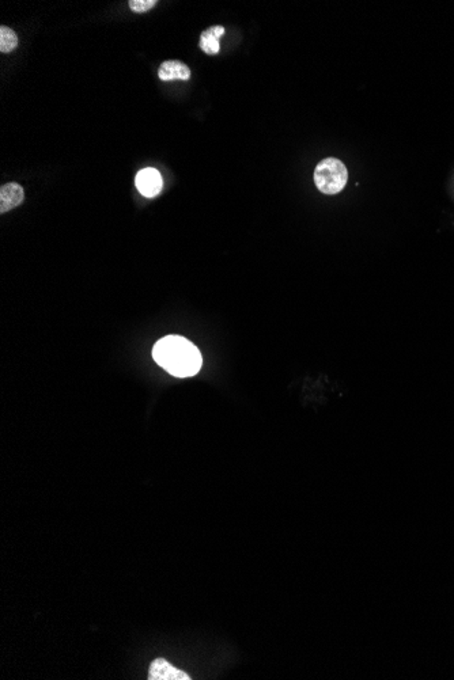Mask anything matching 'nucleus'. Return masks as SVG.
Here are the masks:
<instances>
[{
  "mask_svg": "<svg viewBox=\"0 0 454 680\" xmlns=\"http://www.w3.org/2000/svg\"><path fill=\"white\" fill-rule=\"evenodd\" d=\"M149 680H191V678L165 659H156L150 665Z\"/></svg>",
  "mask_w": 454,
  "mask_h": 680,
  "instance_id": "4",
  "label": "nucleus"
},
{
  "mask_svg": "<svg viewBox=\"0 0 454 680\" xmlns=\"http://www.w3.org/2000/svg\"><path fill=\"white\" fill-rule=\"evenodd\" d=\"M225 27L223 26H213L208 30L201 33L200 37V49L207 53V55H217L220 51L219 41L220 37L225 34Z\"/></svg>",
  "mask_w": 454,
  "mask_h": 680,
  "instance_id": "7",
  "label": "nucleus"
},
{
  "mask_svg": "<svg viewBox=\"0 0 454 680\" xmlns=\"http://www.w3.org/2000/svg\"><path fill=\"white\" fill-rule=\"evenodd\" d=\"M158 77L163 82L188 80L191 78V70L179 60H169L159 67Z\"/></svg>",
  "mask_w": 454,
  "mask_h": 680,
  "instance_id": "6",
  "label": "nucleus"
},
{
  "mask_svg": "<svg viewBox=\"0 0 454 680\" xmlns=\"http://www.w3.org/2000/svg\"><path fill=\"white\" fill-rule=\"evenodd\" d=\"M153 357L159 367L176 378H189L198 373L203 357L196 345L179 335H168L154 345Z\"/></svg>",
  "mask_w": 454,
  "mask_h": 680,
  "instance_id": "1",
  "label": "nucleus"
},
{
  "mask_svg": "<svg viewBox=\"0 0 454 680\" xmlns=\"http://www.w3.org/2000/svg\"><path fill=\"white\" fill-rule=\"evenodd\" d=\"M348 181V170L346 165L336 158L322 159L315 170V184L317 189L324 195L340 193Z\"/></svg>",
  "mask_w": 454,
  "mask_h": 680,
  "instance_id": "2",
  "label": "nucleus"
},
{
  "mask_svg": "<svg viewBox=\"0 0 454 680\" xmlns=\"http://www.w3.org/2000/svg\"><path fill=\"white\" fill-rule=\"evenodd\" d=\"M20 44L18 36L15 32L7 26L0 27V52L8 53L13 52Z\"/></svg>",
  "mask_w": 454,
  "mask_h": 680,
  "instance_id": "8",
  "label": "nucleus"
},
{
  "mask_svg": "<svg viewBox=\"0 0 454 680\" xmlns=\"http://www.w3.org/2000/svg\"><path fill=\"white\" fill-rule=\"evenodd\" d=\"M25 193L20 184L10 182L0 189V212L6 214L23 203Z\"/></svg>",
  "mask_w": 454,
  "mask_h": 680,
  "instance_id": "5",
  "label": "nucleus"
},
{
  "mask_svg": "<svg viewBox=\"0 0 454 680\" xmlns=\"http://www.w3.org/2000/svg\"><path fill=\"white\" fill-rule=\"evenodd\" d=\"M128 4H130L132 11L140 14V13H146V11L154 8L156 4H157V0H131Z\"/></svg>",
  "mask_w": 454,
  "mask_h": 680,
  "instance_id": "9",
  "label": "nucleus"
},
{
  "mask_svg": "<svg viewBox=\"0 0 454 680\" xmlns=\"http://www.w3.org/2000/svg\"><path fill=\"white\" fill-rule=\"evenodd\" d=\"M135 184H137L139 192L144 197H149V198H153V197L159 195V192L162 191V186H163L162 177L159 174L158 170H156L153 167H147V169H143L141 172H139L137 178H135Z\"/></svg>",
  "mask_w": 454,
  "mask_h": 680,
  "instance_id": "3",
  "label": "nucleus"
}]
</instances>
